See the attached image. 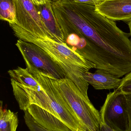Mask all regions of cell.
I'll return each mask as SVG.
<instances>
[{"mask_svg":"<svg viewBox=\"0 0 131 131\" xmlns=\"http://www.w3.org/2000/svg\"><path fill=\"white\" fill-rule=\"evenodd\" d=\"M53 15L63 35L74 32L90 47L97 69L118 78L131 71V40L116 23L96 10L95 6L71 0H58Z\"/></svg>","mask_w":131,"mask_h":131,"instance_id":"cell-1","label":"cell"},{"mask_svg":"<svg viewBox=\"0 0 131 131\" xmlns=\"http://www.w3.org/2000/svg\"><path fill=\"white\" fill-rule=\"evenodd\" d=\"M14 34L20 40L33 43L43 49L64 71L67 77L75 84L87 97L89 84L84 80L83 73L95 65L91 63L65 43L56 41L48 37L34 35L20 30H13Z\"/></svg>","mask_w":131,"mask_h":131,"instance_id":"cell-2","label":"cell"},{"mask_svg":"<svg viewBox=\"0 0 131 131\" xmlns=\"http://www.w3.org/2000/svg\"><path fill=\"white\" fill-rule=\"evenodd\" d=\"M55 83L67 102L87 131H100L103 124L100 114L89 98L85 96L74 82L66 78L55 79Z\"/></svg>","mask_w":131,"mask_h":131,"instance_id":"cell-3","label":"cell"},{"mask_svg":"<svg viewBox=\"0 0 131 131\" xmlns=\"http://www.w3.org/2000/svg\"><path fill=\"white\" fill-rule=\"evenodd\" d=\"M26 67L47 95L52 115L61 121L72 131L78 129L87 131L71 108L64 98L55 83V79L37 70L30 64Z\"/></svg>","mask_w":131,"mask_h":131,"instance_id":"cell-4","label":"cell"},{"mask_svg":"<svg viewBox=\"0 0 131 131\" xmlns=\"http://www.w3.org/2000/svg\"><path fill=\"white\" fill-rule=\"evenodd\" d=\"M102 121L116 131H131L126 95L116 89L107 94L100 112Z\"/></svg>","mask_w":131,"mask_h":131,"instance_id":"cell-5","label":"cell"},{"mask_svg":"<svg viewBox=\"0 0 131 131\" xmlns=\"http://www.w3.org/2000/svg\"><path fill=\"white\" fill-rule=\"evenodd\" d=\"M25 64L57 79L67 78L66 73L52 58L40 47L33 43L18 39L15 44Z\"/></svg>","mask_w":131,"mask_h":131,"instance_id":"cell-6","label":"cell"},{"mask_svg":"<svg viewBox=\"0 0 131 131\" xmlns=\"http://www.w3.org/2000/svg\"><path fill=\"white\" fill-rule=\"evenodd\" d=\"M13 1L16 9L17 22L9 25L12 30H22L34 35L53 39L37 7L31 0Z\"/></svg>","mask_w":131,"mask_h":131,"instance_id":"cell-7","label":"cell"},{"mask_svg":"<svg viewBox=\"0 0 131 131\" xmlns=\"http://www.w3.org/2000/svg\"><path fill=\"white\" fill-rule=\"evenodd\" d=\"M97 12L114 21L131 19V0H103L95 6Z\"/></svg>","mask_w":131,"mask_h":131,"instance_id":"cell-8","label":"cell"},{"mask_svg":"<svg viewBox=\"0 0 131 131\" xmlns=\"http://www.w3.org/2000/svg\"><path fill=\"white\" fill-rule=\"evenodd\" d=\"M83 77L96 90H115L119 87L122 81L121 79L102 69H97L94 73L85 72Z\"/></svg>","mask_w":131,"mask_h":131,"instance_id":"cell-9","label":"cell"},{"mask_svg":"<svg viewBox=\"0 0 131 131\" xmlns=\"http://www.w3.org/2000/svg\"><path fill=\"white\" fill-rule=\"evenodd\" d=\"M27 111L37 123L49 130L72 131L58 118L36 105H31Z\"/></svg>","mask_w":131,"mask_h":131,"instance_id":"cell-10","label":"cell"},{"mask_svg":"<svg viewBox=\"0 0 131 131\" xmlns=\"http://www.w3.org/2000/svg\"><path fill=\"white\" fill-rule=\"evenodd\" d=\"M36 6L53 39L59 43H65L63 33L52 13L50 2L48 1L45 4Z\"/></svg>","mask_w":131,"mask_h":131,"instance_id":"cell-11","label":"cell"},{"mask_svg":"<svg viewBox=\"0 0 131 131\" xmlns=\"http://www.w3.org/2000/svg\"><path fill=\"white\" fill-rule=\"evenodd\" d=\"M8 74L11 80L20 84L29 86L38 90H42L41 86L32 75L27 69L18 67L16 69L10 70Z\"/></svg>","mask_w":131,"mask_h":131,"instance_id":"cell-12","label":"cell"},{"mask_svg":"<svg viewBox=\"0 0 131 131\" xmlns=\"http://www.w3.org/2000/svg\"><path fill=\"white\" fill-rule=\"evenodd\" d=\"M3 102L1 101L0 107V131H16L18 124L17 113L10 109H4Z\"/></svg>","mask_w":131,"mask_h":131,"instance_id":"cell-13","label":"cell"},{"mask_svg":"<svg viewBox=\"0 0 131 131\" xmlns=\"http://www.w3.org/2000/svg\"><path fill=\"white\" fill-rule=\"evenodd\" d=\"M0 18L9 25L16 24V9L13 0H1Z\"/></svg>","mask_w":131,"mask_h":131,"instance_id":"cell-14","label":"cell"},{"mask_svg":"<svg viewBox=\"0 0 131 131\" xmlns=\"http://www.w3.org/2000/svg\"><path fill=\"white\" fill-rule=\"evenodd\" d=\"M24 118L26 126L30 131H51L37 123L27 111L24 112Z\"/></svg>","mask_w":131,"mask_h":131,"instance_id":"cell-15","label":"cell"},{"mask_svg":"<svg viewBox=\"0 0 131 131\" xmlns=\"http://www.w3.org/2000/svg\"><path fill=\"white\" fill-rule=\"evenodd\" d=\"M117 90L125 94H131V71L125 75Z\"/></svg>","mask_w":131,"mask_h":131,"instance_id":"cell-16","label":"cell"},{"mask_svg":"<svg viewBox=\"0 0 131 131\" xmlns=\"http://www.w3.org/2000/svg\"><path fill=\"white\" fill-rule=\"evenodd\" d=\"M71 1L77 2L86 3V4H88L96 6V5L98 4L99 3H100L103 0H71Z\"/></svg>","mask_w":131,"mask_h":131,"instance_id":"cell-17","label":"cell"},{"mask_svg":"<svg viewBox=\"0 0 131 131\" xmlns=\"http://www.w3.org/2000/svg\"><path fill=\"white\" fill-rule=\"evenodd\" d=\"M126 95V94H125ZM128 104V111L130 114V119L131 131V94L126 95Z\"/></svg>","mask_w":131,"mask_h":131,"instance_id":"cell-18","label":"cell"},{"mask_svg":"<svg viewBox=\"0 0 131 131\" xmlns=\"http://www.w3.org/2000/svg\"><path fill=\"white\" fill-rule=\"evenodd\" d=\"M35 6L43 5L47 4L48 0H31Z\"/></svg>","mask_w":131,"mask_h":131,"instance_id":"cell-19","label":"cell"},{"mask_svg":"<svg viewBox=\"0 0 131 131\" xmlns=\"http://www.w3.org/2000/svg\"><path fill=\"white\" fill-rule=\"evenodd\" d=\"M100 131H116L112 130L109 127L105 125L102 124L101 126Z\"/></svg>","mask_w":131,"mask_h":131,"instance_id":"cell-20","label":"cell"},{"mask_svg":"<svg viewBox=\"0 0 131 131\" xmlns=\"http://www.w3.org/2000/svg\"><path fill=\"white\" fill-rule=\"evenodd\" d=\"M128 27H129V30H130V35L131 37V19L128 21Z\"/></svg>","mask_w":131,"mask_h":131,"instance_id":"cell-21","label":"cell"},{"mask_svg":"<svg viewBox=\"0 0 131 131\" xmlns=\"http://www.w3.org/2000/svg\"><path fill=\"white\" fill-rule=\"evenodd\" d=\"M49 1L52 2V1H57V0H48Z\"/></svg>","mask_w":131,"mask_h":131,"instance_id":"cell-22","label":"cell"},{"mask_svg":"<svg viewBox=\"0 0 131 131\" xmlns=\"http://www.w3.org/2000/svg\"><path fill=\"white\" fill-rule=\"evenodd\" d=\"M77 131H84L82 130H80V129H78V130H77Z\"/></svg>","mask_w":131,"mask_h":131,"instance_id":"cell-23","label":"cell"},{"mask_svg":"<svg viewBox=\"0 0 131 131\" xmlns=\"http://www.w3.org/2000/svg\"></svg>","mask_w":131,"mask_h":131,"instance_id":"cell-24","label":"cell"}]
</instances>
